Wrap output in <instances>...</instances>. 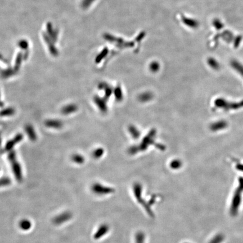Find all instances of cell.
Listing matches in <instances>:
<instances>
[{"label":"cell","instance_id":"30bf717a","mask_svg":"<svg viewBox=\"0 0 243 243\" xmlns=\"http://www.w3.org/2000/svg\"><path fill=\"white\" fill-rule=\"evenodd\" d=\"M23 138V136L21 134L17 135L13 139L11 140L10 141H9L7 142L5 146V150L7 151H10L17 143L20 142L22 140Z\"/></svg>","mask_w":243,"mask_h":243},{"label":"cell","instance_id":"3957f363","mask_svg":"<svg viewBox=\"0 0 243 243\" xmlns=\"http://www.w3.org/2000/svg\"><path fill=\"white\" fill-rule=\"evenodd\" d=\"M156 131L155 129H152L145 137H144L138 146L140 151H145L150 145H152L154 142V139L156 137Z\"/></svg>","mask_w":243,"mask_h":243},{"label":"cell","instance_id":"5b68a950","mask_svg":"<svg viewBox=\"0 0 243 243\" xmlns=\"http://www.w3.org/2000/svg\"><path fill=\"white\" fill-rule=\"evenodd\" d=\"M72 218V213L70 212L66 211L55 217L53 220V223L56 225H60L69 221Z\"/></svg>","mask_w":243,"mask_h":243},{"label":"cell","instance_id":"f546056e","mask_svg":"<svg viewBox=\"0 0 243 243\" xmlns=\"http://www.w3.org/2000/svg\"><path fill=\"white\" fill-rule=\"evenodd\" d=\"M242 40V37L241 36H237L235 39H233V47L235 48H237L239 46L240 43Z\"/></svg>","mask_w":243,"mask_h":243},{"label":"cell","instance_id":"4316f807","mask_svg":"<svg viewBox=\"0 0 243 243\" xmlns=\"http://www.w3.org/2000/svg\"><path fill=\"white\" fill-rule=\"evenodd\" d=\"M150 70L154 73H156L158 72L160 69V65L158 62L157 61H153L150 64Z\"/></svg>","mask_w":243,"mask_h":243},{"label":"cell","instance_id":"7a4b0ae2","mask_svg":"<svg viewBox=\"0 0 243 243\" xmlns=\"http://www.w3.org/2000/svg\"><path fill=\"white\" fill-rule=\"evenodd\" d=\"M8 159L11 163L12 172L14 174L15 177L18 182H21L23 180L22 169L19 162L17 160L16 154L14 151H10L8 155Z\"/></svg>","mask_w":243,"mask_h":243},{"label":"cell","instance_id":"9c48e42d","mask_svg":"<svg viewBox=\"0 0 243 243\" xmlns=\"http://www.w3.org/2000/svg\"><path fill=\"white\" fill-rule=\"evenodd\" d=\"M109 227L107 224H102L97 229L96 232L94 235V238L95 240L100 239L101 237L105 235L109 231Z\"/></svg>","mask_w":243,"mask_h":243},{"label":"cell","instance_id":"ba28073f","mask_svg":"<svg viewBox=\"0 0 243 243\" xmlns=\"http://www.w3.org/2000/svg\"><path fill=\"white\" fill-rule=\"evenodd\" d=\"M98 88L101 90L104 91L105 95H104V97L105 99H107V100L109 98V97L112 96V95L113 94L114 88H113L112 86H110V85H109L105 82L100 83L98 86Z\"/></svg>","mask_w":243,"mask_h":243},{"label":"cell","instance_id":"836d02e7","mask_svg":"<svg viewBox=\"0 0 243 243\" xmlns=\"http://www.w3.org/2000/svg\"><path fill=\"white\" fill-rule=\"evenodd\" d=\"M3 102L1 100V95H0V107H3Z\"/></svg>","mask_w":243,"mask_h":243},{"label":"cell","instance_id":"e0dca14e","mask_svg":"<svg viewBox=\"0 0 243 243\" xmlns=\"http://www.w3.org/2000/svg\"><path fill=\"white\" fill-rule=\"evenodd\" d=\"M19 227L23 231H28L32 227V223L27 219H23L20 221Z\"/></svg>","mask_w":243,"mask_h":243},{"label":"cell","instance_id":"44dd1931","mask_svg":"<svg viewBox=\"0 0 243 243\" xmlns=\"http://www.w3.org/2000/svg\"><path fill=\"white\" fill-rule=\"evenodd\" d=\"M145 235L141 231L137 233L135 236L136 243H145Z\"/></svg>","mask_w":243,"mask_h":243},{"label":"cell","instance_id":"83f0119b","mask_svg":"<svg viewBox=\"0 0 243 243\" xmlns=\"http://www.w3.org/2000/svg\"><path fill=\"white\" fill-rule=\"evenodd\" d=\"M208 64L214 69H217L219 68V64L217 61L213 58H209L208 60Z\"/></svg>","mask_w":243,"mask_h":243},{"label":"cell","instance_id":"d6a6232c","mask_svg":"<svg viewBox=\"0 0 243 243\" xmlns=\"http://www.w3.org/2000/svg\"><path fill=\"white\" fill-rule=\"evenodd\" d=\"M155 145H156V147L160 149V150L163 151L165 149V147L164 145H162V144H156Z\"/></svg>","mask_w":243,"mask_h":243},{"label":"cell","instance_id":"d4e9b609","mask_svg":"<svg viewBox=\"0 0 243 243\" xmlns=\"http://www.w3.org/2000/svg\"><path fill=\"white\" fill-rule=\"evenodd\" d=\"M11 181L9 177H5L0 178V187L8 186L10 185Z\"/></svg>","mask_w":243,"mask_h":243},{"label":"cell","instance_id":"4fadbf2b","mask_svg":"<svg viewBox=\"0 0 243 243\" xmlns=\"http://www.w3.org/2000/svg\"><path fill=\"white\" fill-rule=\"evenodd\" d=\"M182 21L184 24H185L186 25L187 27L191 28H196L199 26V23L197 21L195 20L192 19L190 18H186L185 17H182Z\"/></svg>","mask_w":243,"mask_h":243},{"label":"cell","instance_id":"603a6c76","mask_svg":"<svg viewBox=\"0 0 243 243\" xmlns=\"http://www.w3.org/2000/svg\"><path fill=\"white\" fill-rule=\"evenodd\" d=\"M72 160L78 165L83 164L85 162V158L84 157L81 155L79 154H74L72 157Z\"/></svg>","mask_w":243,"mask_h":243},{"label":"cell","instance_id":"ffe728a7","mask_svg":"<svg viewBox=\"0 0 243 243\" xmlns=\"http://www.w3.org/2000/svg\"><path fill=\"white\" fill-rule=\"evenodd\" d=\"M15 113V109L12 107H8L6 109H3L0 112V116L1 117L11 116Z\"/></svg>","mask_w":243,"mask_h":243},{"label":"cell","instance_id":"4dcf8cb0","mask_svg":"<svg viewBox=\"0 0 243 243\" xmlns=\"http://www.w3.org/2000/svg\"><path fill=\"white\" fill-rule=\"evenodd\" d=\"M213 25L217 30H220L224 28V24L218 19H215L213 21Z\"/></svg>","mask_w":243,"mask_h":243},{"label":"cell","instance_id":"7c38bea8","mask_svg":"<svg viewBox=\"0 0 243 243\" xmlns=\"http://www.w3.org/2000/svg\"><path fill=\"white\" fill-rule=\"evenodd\" d=\"M78 109V107L75 104H69L61 109V113L63 114L68 115L76 112Z\"/></svg>","mask_w":243,"mask_h":243},{"label":"cell","instance_id":"ac0fdd59","mask_svg":"<svg viewBox=\"0 0 243 243\" xmlns=\"http://www.w3.org/2000/svg\"><path fill=\"white\" fill-rule=\"evenodd\" d=\"M221 37L224 40V41L228 43H230L233 42V41L234 39L233 33L230 31H229V30L224 31V32L221 34Z\"/></svg>","mask_w":243,"mask_h":243},{"label":"cell","instance_id":"cb8c5ba5","mask_svg":"<svg viewBox=\"0 0 243 243\" xmlns=\"http://www.w3.org/2000/svg\"><path fill=\"white\" fill-rule=\"evenodd\" d=\"M104 150L103 148H97L92 153V156L95 159H98L103 156Z\"/></svg>","mask_w":243,"mask_h":243},{"label":"cell","instance_id":"f1b7e54d","mask_svg":"<svg viewBox=\"0 0 243 243\" xmlns=\"http://www.w3.org/2000/svg\"><path fill=\"white\" fill-rule=\"evenodd\" d=\"M128 153L129 154L131 155H134L137 154V153H138V151H140L138 146H131L129 149H128Z\"/></svg>","mask_w":243,"mask_h":243},{"label":"cell","instance_id":"484cf974","mask_svg":"<svg viewBox=\"0 0 243 243\" xmlns=\"http://www.w3.org/2000/svg\"><path fill=\"white\" fill-rule=\"evenodd\" d=\"M231 65L235 68L236 70H237L240 74L243 75V67L239 64V63L236 61H233L231 62Z\"/></svg>","mask_w":243,"mask_h":243},{"label":"cell","instance_id":"5bb4252c","mask_svg":"<svg viewBox=\"0 0 243 243\" xmlns=\"http://www.w3.org/2000/svg\"><path fill=\"white\" fill-rule=\"evenodd\" d=\"M153 98V95L151 92H145L138 96V99L140 102L146 103L150 101Z\"/></svg>","mask_w":243,"mask_h":243},{"label":"cell","instance_id":"8992f818","mask_svg":"<svg viewBox=\"0 0 243 243\" xmlns=\"http://www.w3.org/2000/svg\"><path fill=\"white\" fill-rule=\"evenodd\" d=\"M94 100L96 105H97L98 109L102 113H107V100L104 97H101L95 96L94 98Z\"/></svg>","mask_w":243,"mask_h":243},{"label":"cell","instance_id":"d6986e66","mask_svg":"<svg viewBox=\"0 0 243 243\" xmlns=\"http://www.w3.org/2000/svg\"><path fill=\"white\" fill-rule=\"evenodd\" d=\"M128 131L130 134V135L131 136L134 138L137 139L141 135L140 132L139 131V130L136 128V127L133 126V125H131L128 127Z\"/></svg>","mask_w":243,"mask_h":243},{"label":"cell","instance_id":"1f68e13d","mask_svg":"<svg viewBox=\"0 0 243 243\" xmlns=\"http://www.w3.org/2000/svg\"><path fill=\"white\" fill-rule=\"evenodd\" d=\"M107 52H108V50H107V49H105V50H104L103 51H102V52L101 53V54L100 55H98V56L97 57V59H96V62H100V61H101V60L103 59L104 58H105L106 56H107Z\"/></svg>","mask_w":243,"mask_h":243},{"label":"cell","instance_id":"2e32d148","mask_svg":"<svg viewBox=\"0 0 243 243\" xmlns=\"http://www.w3.org/2000/svg\"><path fill=\"white\" fill-rule=\"evenodd\" d=\"M113 94L117 101H121L123 100V91L119 85H118L116 86V87L114 88Z\"/></svg>","mask_w":243,"mask_h":243},{"label":"cell","instance_id":"277c9868","mask_svg":"<svg viewBox=\"0 0 243 243\" xmlns=\"http://www.w3.org/2000/svg\"><path fill=\"white\" fill-rule=\"evenodd\" d=\"M91 189L94 193L98 195L109 194L115 191L114 189L104 186L98 183H96L92 185Z\"/></svg>","mask_w":243,"mask_h":243},{"label":"cell","instance_id":"7402d4cb","mask_svg":"<svg viewBox=\"0 0 243 243\" xmlns=\"http://www.w3.org/2000/svg\"><path fill=\"white\" fill-rule=\"evenodd\" d=\"M182 165V162L179 159H174L169 164L170 167L173 169H178L181 167Z\"/></svg>","mask_w":243,"mask_h":243},{"label":"cell","instance_id":"8fae6325","mask_svg":"<svg viewBox=\"0 0 243 243\" xmlns=\"http://www.w3.org/2000/svg\"><path fill=\"white\" fill-rule=\"evenodd\" d=\"M45 125L49 128L59 129L63 126V123L60 120L56 119H49L45 122Z\"/></svg>","mask_w":243,"mask_h":243},{"label":"cell","instance_id":"9a60e30c","mask_svg":"<svg viewBox=\"0 0 243 243\" xmlns=\"http://www.w3.org/2000/svg\"><path fill=\"white\" fill-rule=\"evenodd\" d=\"M25 132L27 133V134L28 135V136L29 137L30 140L31 141H35L37 139V135L36 133L33 128V127L31 125H27L25 127Z\"/></svg>","mask_w":243,"mask_h":243},{"label":"cell","instance_id":"52a82bcc","mask_svg":"<svg viewBox=\"0 0 243 243\" xmlns=\"http://www.w3.org/2000/svg\"><path fill=\"white\" fill-rule=\"evenodd\" d=\"M107 39L109 41L112 42L113 43H116L118 46H120L121 47H132L134 46V43L132 42H126L123 40L121 39H118L117 37H115L114 36L107 35Z\"/></svg>","mask_w":243,"mask_h":243},{"label":"cell","instance_id":"6da1fadb","mask_svg":"<svg viewBox=\"0 0 243 243\" xmlns=\"http://www.w3.org/2000/svg\"><path fill=\"white\" fill-rule=\"evenodd\" d=\"M134 193L136 197L137 200L138 202L142 205V207L145 208L146 212L151 217H154V214L152 210L150 208V205L146 203V202L142 198V186L138 183H136L134 185L133 187Z\"/></svg>","mask_w":243,"mask_h":243}]
</instances>
